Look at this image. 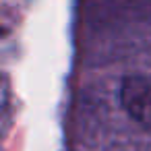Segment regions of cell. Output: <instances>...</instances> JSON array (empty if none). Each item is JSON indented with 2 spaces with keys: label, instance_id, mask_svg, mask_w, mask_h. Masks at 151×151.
<instances>
[{
  "label": "cell",
  "instance_id": "6da1fadb",
  "mask_svg": "<svg viewBox=\"0 0 151 151\" xmlns=\"http://www.w3.org/2000/svg\"><path fill=\"white\" fill-rule=\"evenodd\" d=\"M120 104L124 112L151 126V75H130L120 85Z\"/></svg>",
  "mask_w": 151,
  "mask_h": 151
}]
</instances>
